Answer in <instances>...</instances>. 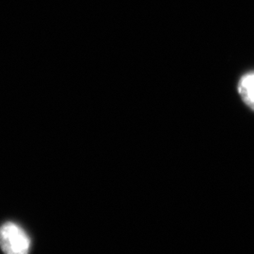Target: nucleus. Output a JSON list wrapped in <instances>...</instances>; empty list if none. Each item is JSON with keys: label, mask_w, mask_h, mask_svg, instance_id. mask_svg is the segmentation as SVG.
I'll list each match as a JSON object with an SVG mask.
<instances>
[{"label": "nucleus", "mask_w": 254, "mask_h": 254, "mask_svg": "<svg viewBox=\"0 0 254 254\" xmlns=\"http://www.w3.org/2000/svg\"><path fill=\"white\" fill-rule=\"evenodd\" d=\"M0 247L5 254H28L30 241L22 228L8 222L0 228Z\"/></svg>", "instance_id": "obj_1"}, {"label": "nucleus", "mask_w": 254, "mask_h": 254, "mask_svg": "<svg viewBox=\"0 0 254 254\" xmlns=\"http://www.w3.org/2000/svg\"><path fill=\"white\" fill-rule=\"evenodd\" d=\"M238 91L246 104L254 110V73H248L241 78Z\"/></svg>", "instance_id": "obj_2"}]
</instances>
